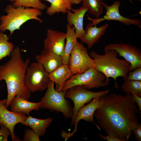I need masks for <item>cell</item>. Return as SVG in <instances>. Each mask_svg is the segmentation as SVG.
Here are the masks:
<instances>
[{"label": "cell", "mask_w": 141, "mask_h": 141, "mask_svg": "<svg viewBox=\"0 0 141 141\" xmlns=\"http://www.w3.org/2000/svg\"><path fill=\"white\" fill-rule=\"evenodd\" d=\"M100 106L94 116L100 128L107 135L121 141H127L140 124V113L130 93L124 95L115 93L99 97Z\"/></svg>", "instance_id": "6da1fadb"}, {"label": "cell", "mask_w": 141, "mask_h": 141, "mask_svg": "<svg viewBox=\"0 0 141 141\" xmlns=\"http://www.w3.org/2000/svg\"><path fill=\"white\" fill-rule=\"evenodd\" d=\"M11 58L4 64L0 65V81L4 80L6 84L8 95L5 104L8 109L10 102L18 95L28 100L31 91L25 86L24 78L30 61L29 58L24 60L19 46H16L11 52Z\"/></svg>", "instance_id": "7a4b0ae2"}, {"label": "cell", "mask_w": 141, "mask_h": 141, "mask_svg": "<svg viewBox=\"0 0 141 141\" xmlns=\"http://www.w3.org/2000/svg\"><path fill=\"white\" fill-rule=\"evenodd\" d=\"M104 51L105 54L103 55L98 54L94 51H91L89 55L94 60L96 69L105 76L107 86L110 81L109 78L111 77L115 81V87L118 89L116 79L122 77L124 80L126 79L130 71V63L125 60L118 58V53L115 50L108 49Z\"/></svg>", "instance_id": "3957f363"}, {"label": "cell", "mask_w": 141, "mask_h": 141, "mask_svg": "<svg viewBox=\"0 0 141 141\" xmlns=\"http://www.w3.org/2000/svg\"><path fill=\"white\" fill-rule=\"evenodd\" d=\"M7 13L6 15H2L0 17V31L4 32L6 30L10 32L11 36L16 30L20 29L21 26L27 21L35 19L42 23L43 20L38 16L42 14L41 10L36 8L19 6L14 7L12 4L7 5L4 10Z\"/></svg>", "instance_id": "277c9868"}, {"label": "cell", "mask_w": 141, "mask_h": 141, "mask_svg": "<svg viewBox=\"0 0 141 141\" xmlns=\"http://www.w3.org/2000/svg\"><path fill=\"white\" fill-rule=\"evenodd\" d=\"M54 84L50 81L45 95L39 102L40 108L61 112L66 118H72L73 108L65 97V92L57 91Z\"/></svg>", "instance_id": "5b68a950"}, {"label": "cell", "mask_w": 141, "mask_h": 141, "mask_svg": "<svg viewBox=\"0 0 141 141\" xmlns=\"http://www.w3.org/2000/svg\"><path fill=\"white\" fill-rule=\"evenodd\" d=\"M106 79L104 74L92 67L83 73L72 75L65 82L61 91L65 92L69 88L78 85H83L88 90L105 87L107 86Z\"/></svg>", "instance_id": "8992f818"}, {"label": "cell", "mask_w": 141, "mask_h": 141, "mask_svg": "<svg viewBox=\"0 0 141 141\" xmlns=\"http://www.w3.org/2000/svg\"><path fill=\"white\" fill-rule=\"evenodd\" d=\"M50 81L49 73L39 62H32L27 67L24 83L31 92L42 91L47 89Z\"/></svg>", "instance_id": "52a82bcc"}, {"label": "cell", "mask_w": 141, "mask_h": 141, "mask_svg": "<svg viewBox=\"0 0 141 141\" xmlns=\"http://www.w3.org/2000/svg\"><path fill=\"white\" fill-rule=\"evenodd\" d=\"M110 91V89H108L97 92L92 91L85 88L83 85L73 86L67 90L65 92V97L71 99L74 105L71 126L73 124L75 117L80 108L96 97L108 94Z\"/></svg>", "instance_id": "ba28073f"}, {"label": "cell", "mask_w": 141, "mask_h": 141, "mask_svg": "<svg viewBox=\"0 0 141 141\" xmlns=\"http://www.w3.org/2000/svg\"><path fill=\"white\" fill-rule=\"evenodd\" d=\"M95 65L94 60L90 56L86 48L77 42L70 54L68 65L72 73H83Z\"/></svg>", "instance_id": "9c48e42d"}, {"label": "cell", "mask_w": 141, "mask_h": 141, "mask_svg": "<svg viewBox=\"0 0 141 141\" xmlns=\"http://www.w3.org/2000/svg\"><path fill=\"white\" fill-rule=\"evenodd\" d=\"M120 4V2L118 0L115 1L110 5H108L106 3L103 2L102 5L106 11L105 15L101 18L93 19L87 14V19L91 22V25L92 26L97 25L102 21L105 20H115L119 21L127 26L133 25L141 28V21L140 19H131L124 17L120 14L119 11Z\"/></svg>", "instance_id": "30bf717a"}, {"label": "cell", "mask_w": 141, "mask_h": 141, "mask_svg": "<svg viewBox=\"0 0 141 141\" xmlns=\"http://www.w3.org/2000/svg\"><path fill=\"white\" fill-rule=\"evenodd\" d=\"M108 49L116 51L118 55L123 57L130 63V71L141 67V50L139 48L123 43H111L106 45L104 50Z\"/></svg>", "instance_id": "8fae6325"}, {"label": "cell", "mask_w": 141, "mask_h": 141, "mask_svg": "<svg viewBox=\"0 0 141 141\" xmlns=\"http://www.w3.org/2000/svg\"><path fill=\"white\" fill-rule=\"evenodd\" d=\"M7 99L0 100V126L4 125L9 130L13 141H20L21 139L15 136L14 130L17 124L25 121L27 117L21 113H16L8 110L5 106Z\"/></svg>", "instance_id": "7c38bea8"}, {"label": "cell", "mask_w": 141, "mask_h": 141, "mask_svg": "<svg viewBox=\"0 0 141 141\" xmlns=\"http://www.w3.org/2000/svg\"><path fill=\"white\" fill-rule=\"evenodd\" d=\"M99 97H98L94 98L90 103L79 109L73 122L75 126L74 130L71 133L65 134L64 138L66 140L68 139L77 131V125L79 121L81 120L87 122H93L99 130H101L99 126L95 123L94 121V113L100 105Z\"/></svg>", "instance_id": "4fadbf2b"}, {"label": "cell", "mask_w": 141, "mask_h": 141, "mask_svg": "<svg viewBox=\"0 0 141 141\" xmlns=\"http://www.w3.org/2000/svg\"><path fill=\"white\" fill-rule=\"evenodd\" d=\"M66 33L48 29L44 41V50L62 57L63 55Z\"/></svg>", "instance_id": "5bb4252c"}, {"label": "cell", "mask_w": 141, "mask_h": 141, "mask_svg": "<svg viewBox=\"0 0 141 141\" xmlns=\"http://www.w3.org/2000/svg\"><path fill=\"white\" fill-rule=\"evenodd\" d=\"M71 10H68L67 12V24L70 26H74L75 28V33L77 38L83 37L86 32L83 28L84 16L89 10L86 7L83 5L78 9H72Z\"/></svg>", "instance_id": "9a60e30c"}, {"label": "cell", "mask_w": 141, "mask_h": 141, "mask_svg": "<svg viewBox=\"0 0 141 141\" xmlns=\"http://www.w3.org/2000/svg\"><path fill=\"white\" fill-rule=\"evenodd\" d=\"M109 26L107 23L98 27L96 25L92 26L91 22L89 23L86 26L85 34L80 38L81 41L87 44L88 49L91 48L104 35Z\"/></svg>", "instance_id": "2e32d148"}, {"label": "cell", "mask_w": 141, "mask_h": 141, "mask_svg": "<svg viewBox=\"0 0 141 141\" xmlns=\"http://www.w3.org/2000/svg\"><path fill=\"white\" fill-rule=\"evenodd\" d=\"M37 62L41 64L49 73L63 64L61 57L54 53L42 50L35 57Z\"/></svg>", "instance_id": "e0dca14e"}, {"label": "cell", "mask_w": 141, "mask_h": 141, "mask_svg": "<svg viewBox=\"0 0 141 141\" xmlns=\"http://www.w3.org/2000/svg\"><path fill=\"white\" fill-rule=\"evenodd\" d=\"M20 96H15L10 103L11 111L16 113H21L25 115H29L30 111L33 110H37L39 109L40 102H30Z\"/></svg>", "instance_id": "ac0fdd59"}, {"label": "cell", "mask_w": 141, "mask_h": 141, "mask_svg": "<svg viewBox=\"0 0 141 141\" xmlns=\"http://www.w3.org/2000/svg\"><path fill=\"white\" fill-rule=\"evenodd\" d=\"M73 74L68 66L62 64L56 69L49 73L50 80L56 85V90L61 91L66 81Z\"/></svg>", "instance_id": "d6986e66"}, {"label": "cell", "mask_w": 141, "mask_h": 141, "mask_svg": "<svg viewBox=\"0 0 141 141\" xmlns=\"http://www.w3.org/2000/svg\"><path fill=\"white\" fill-rule=\"evenodd\" d=\"M28 115L26 119L21 123L30 127L38 136H43L46 132L47 128L52 121V119L48 118L45 119H40L33 118L29 114Z\"/></svg>", "instance_id": "ffe728a7"}, {"label": "cell", "mask_w": 141, "mask_h": 141, "mask_svg": "<svg viewBox=\"0 0 141 141\" xmlns=\"http://www.w3.org/2000/svg\"><path fill=\"white\" fill-rule=\"evenodd\" d=\"M66 33V43L65 44L63 54L61 57L63 64L68 65L69 57L76 43L77 42L74 26L72 27L67 24Z\"/></svg>", "instance_id": "44dd1931"}, {"label": "cell", "mask_w": 141, "mask_h": 141, "mask_svg": "<svg viewBox=\"0 0 141 141\" xmlns=\"http://www.w3.org/2000/svg\"><path fill=\"white\" fill-rule=\"evenodd\" d=\"M48 1L51 4L50 7H46V14L52 16L56 13H67L68 10L72 9L69 0H42Z\"/></svg>", "instance_id": "7402d4cb"}, {"label": "cell", "mask_w": 141, "mask_h": 141, "mask_svg": "<svg viewBox=\"0 0 141 141\" xmlns=\"http://www.w3.org/2000/svg\"><path fill=\"white\" fill-rule=\"evenodd\" d=\"M83 5L87 7L89 13L94 16L96 19L99 18L103 13V0H82Z\"/></svg>", "instance_id": "603a6c76"}, {"label": "cell", "mask_w": 141, "mask_h": 141, "mask_svg": "<svg viewBox=\"0 0 141 141\" xmlns=\"http://www.w3.org/2000/svg\"><path fill=\"white\" fill-rule=\"evenodd\" d=\"M9 37L3 32H0V61L7 56H10L14 49L13 43L8 41Z\"/></svg>", "instance_id": "cb8c5ba5"}, {"label": "cell", "mask_w": 141, "mask_h": 141, "mask_svg": "<svg viewBox=\"0 0 141 141\" xmlns=\"http://www.w3.org/2000/svg\"><path fill=\"white\" fill-rule=\"evenodd\" d=\"M13 6L16 7L23 6L25 7H32L43 10L46 8V4L40 0H9Z\"/></svg>", "instance_id": "d4e9b609"}, {"label": "cell", "mask_w": 141, "mask_h": 141, "mask_svg": "<svg viewBox=\"0 0 141 141\" xmlns=\"http://www.w3.org/2000/svg\"><path fill=\"white\" fill-rule=\"evenodd\" d=\"M121 88L126 93L136 94L141 96V81L125 80Z\"/></svg>", "instance_id": "484cf974"}, {"label": "cell", "mask_w": 141, "mask_h": 141, "mask_svg": "<svg viewBox=\"0 0 141 141\" xmlns=\"http://www.w3.org/2000/svg\"><path fill=\"white\" fill-rule=\"evenodd\" d=\"M125 80L141 81V67H138L128 73Z\"/></svg>", "instance_id": "4316f807"}, {"label": "cell", "mask_w": 141, "mask_h": 141, "mask_svg": "<svg viewBox=\"0 0 141 141\" xmlns=\"http://www.w3.org/2000/svg\"><path fill=\"white\" fill-rule=\"evenodd\" d=\"M39 136L32 130L26 129L24 134L23 141H39Z\"/></svg>", "instance_id": "83f0119b"}, {"label": "cell", "mask_w": 141, "mask_h": 141, "mask_svg": "<svg viewBox=\"0 0 141 141\" xmlns=\"http://www.w3.org/2000/svg\"><path fill=\"white\" fill-rule=\"evenodd\" d=\"M0 127V141H7L8 136L11 135L9 130L4 125Z\"/></svg>", "instance_id": "f1b7e54d"}, {"label": "cell", "mask_w": 141, "mask_h": 141, "mask_svg": "<svg viewBox=\"0 0 141 141\" xmlns=\"http://www.w3.org/2000/svg\"><path fill=\"white\" fill-rule=\"evenodd\" d=\"M136 140L138 141L141 140V125L139 124L137 127L133 130Z\"/></svg>", "instance_id": "f546056e"}, {"label": "cell", "mask_w": 141, "mask_h": 141, "mask_svg": "<svg viewBox=\"0 0 141 141\" xmlns=\"http://www.w3.org/2000/svg\"><path fill=\"white\" fill-rule=\"evenodd\" d=\"M132 97L133 101L137 104V106L138 107L139 110L141 111V98L140 96L136 94H131Z\"/></svg>", "instance_id": "4dcf8cb0"}, {"label": "cell", "mask_w": 141, "mask_h": 141, "mask_svg": "<svg viewBox=\"0 0 141 141\" xmlns=\"http://www.w3.org/2000/svg\"><path fill=\"white\" fill-rule=\"evenodd\" d=\"M98 134L102 139L108 141H121L119 139L110 135H108L107 136H105L100 133H98Z\"/></svg>", "instance_id": "1f68e13d"}, {"label": "cell", "mask_w": 141, "mask_h": 141, "mask_svg": "<svg viewBox=\"0 0 141 141\" xmlns=\"http://www.w3.org/2000/svg\"><path fill=\"white\" fill-rule=\"evenodd\" d=\"M72 5L74 4H78L80 3L82 0H69Z\"/></svg>", "instance_id": "d6a6232c"}, {"label": "cell", "mask_w": 141, "mask_h": 141, "mask_svg": "<svg viewBox=\"0 0 141 141\" xmlns=\"http://www.w3.org/2000/svg\"><path fill=\"white\" fill-rule=\"evenodd\" d=\"M131 3H133V2L131 0H128Z\"/></svg>", "instance_id": "836d02e7"}, {"label": "cell", "mask_w": 141, "mask_h": 141, "mask_svg": "<svg viewBox=\"0 0 141 141\" xmlns=\"http://www.w3.org/2000/svg\"><path fill=\"white\" fill-rule=\"evenodd\" d=\"M1 89V87L0 86V89Z\"/></svg>", "instance_id": "e575fe53"}, {"label": "cell", "mask_w": 141, "mask_h": 141, "mask_svg": "<svg viewBox=\"0 0 141 141\" xmlns=\"http://www.w3.org/2000/svg\"><path fill=\"white\" fill-rule=\"evenodd\" d=\"M139 0L140 1H141V0Z\"/></svg>", "instance_id": "d590c367"}]
</instances>
